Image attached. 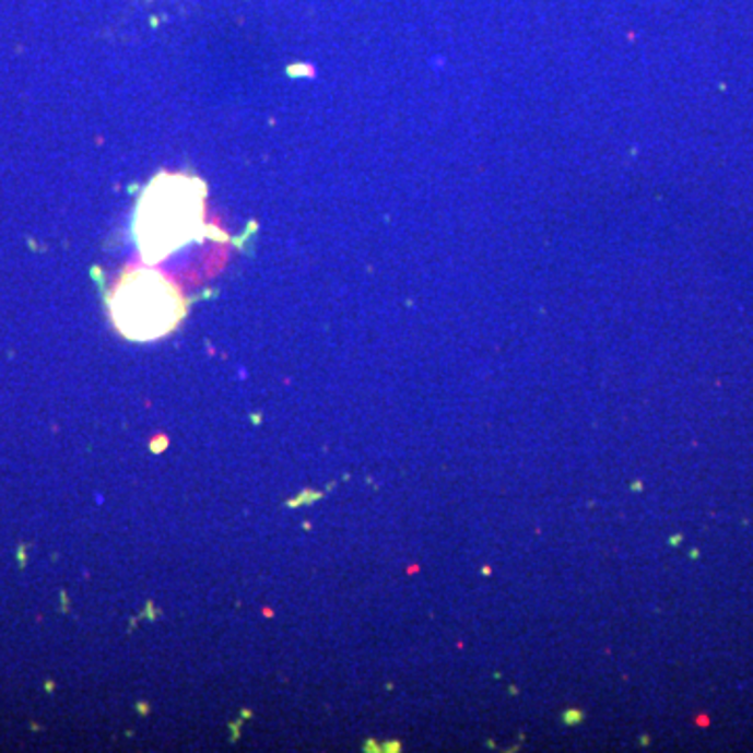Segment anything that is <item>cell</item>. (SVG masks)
I'll list each match as a JSON object with an SVG mask.
<instances>
[{
  "mask_svg": "<svg viewBox=\"0 0 753 753\" xmlns=\"http://www.w3.org/2000/svg\"><path fill=\"white\" fill-rule=\"evenodd\" d=\"M185 297L157 270L139 268L123 274L111 297V316L123 338L153 341L172 333L185 318Z\"/></svg>",
  "mask_w": 753,
  "mask_h": 753,
  "instance_id": "cell-2",
  "label": "cell"
},
{
  "mask_svg": "<svg viewBox=\"0 0 753 753\" xmlns=\"http://www.w3.org/2000/svg\"><path fill=\"white\" fill-rule=\"evenodd\" d=\"M205 216V185L187 174H160L146 187L134 214V239L149 264L197 239Z\"/></svg>",
  "mask_w": 753,
  "mask_h": 753,
  "instance_id": "cell-1",
  "label": "cell"
}]
</instances>
